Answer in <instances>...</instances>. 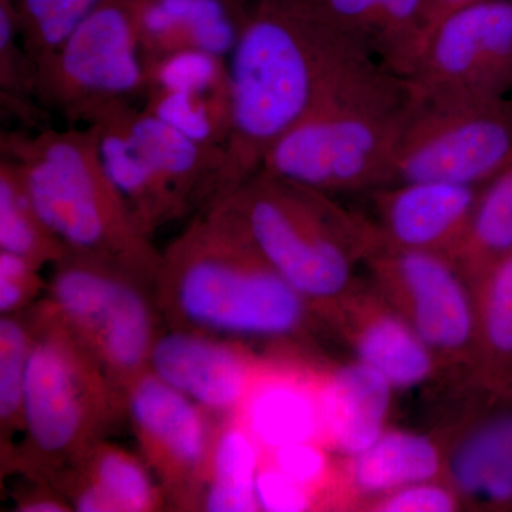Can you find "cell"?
<instances>
[{
    "label": "cell",
    "mask_w": 512,
    "mask_h": 512,
    "mask_svg": "<svg viewBox=\"0 0 512 512\" xmlns=\"http://www.w3.org/2000/svg\"><path fill=\"white\" fill-rule=\"evenodd\" d=\"M366 53L365 40L316 0H255L245 9L228 62L231 130L208 208L254 177L272 147Z\"/></svg>",
    "instance_id": "1"
},
{
    "label": "cell",
    "mask_w": 512,
    "mask_h": 512,
    "mask_svg": "<svg viewBox=\"0 0 512 512\" xmlns=\"http://www.w3.org/2000/svg\"><path fill=\"white\" fill-rule=\"evenodd\" d=\"M153 298L168 328L234 340H291L316 316L222 205L161 252Z\"/></svg>",
    "instance_id": "2"
},
{
    "label": "cell",
    "mask_w": 512,
    "mask_h": 512,
    "mask_svg": "<svg viewBox=\"0 0 512 512\" xmlns=\"http://www.w3.org/2000/svg\"><path fill=\"white\" fill-rule=\"evenodd\" d=\"M412 106L406 80L367 53L272 147L261 170L328 194L393 185Z\"/></svg>",
    "instance_id": "3"
},
{
    "label": "cell",
    "mask_w": 512,
    "mask_h": 512,
    "mask_svg": "<svg viewBox=\"0 0 512 512\" xmlns=\"http://www.w3.org/2000/svg\"><path fill=\"white\" fill-rule=\"evenodd\" d=\"M0 146L2 156L18 163L36 210L67 256L117 269L153 291L161 252L107 173L92 126L3 133Z\"/></svg>",
    "instance_id": "4"
},
{
    "label": "cell",
    "mask_w": 512,
    "mask_h": 512,
    "mask_svg": "<svg viewBox=\"0 0 512 512\" xmlns=\"http://www.w3.org/2000/svg\"><path fill=\"white\" fill-rule=\"evenodd\" d=\"M215 205L234 215L322 318L355 286V265L376 242L373 221L339 207L328 192L262 170Z\"/></svg>",
    "instance_id": "5"
},
{
    "label": "cell",
    "mask_w": 512,
    "mask_h": 512,
    "mask_svg": "<svg viewBox=\"0 0 512 512\" xmlns=\"http://www.w3.org/2000/svg\"><path fill=\"white\" fill-rule=\"evenodd\" d=\"M33 348L26 377L22 439L12 473L53 485L127 416L109 380L89 353L42 302L26 312Z\"/></svg>",
    "instance_id": "6"
},
{
    "label": "cell",
    "mask_w": 512,
    "mask_h": 512,
    "mask_svg": "<svg viewBox=\"0 0 512 512\" xmlns=\"http://www.w3.org/2000/svg\"><path fill=\"white\" fill-rule=\"evenodd\" d=\"M40 302L97 363L127 412L128 390L150 370L158 336L153 291L117 269L67 256L53 266Z\"/></svg>",
    "instance_id": "7"
},
{
    "label": "cell",
    "mask_w": 512,
    "mask_h": 512,
    "mask_svg": "<svg viewBox=\"0 0 512 512\" xmlns=\"http://www.w3.org/2000/svg\"><path fill=\"white\" fill-rule=\"evenodd\" d=\"M147 89L134 0H100L72 35L37 64L40 106L73 124L90 126Z\"/></svg>",
    "instance_id": "8"
},
{
    "label": "cell",
    "mask_w": 512,
    "mask_h": 512,
    "mask_svg": "<svg viewBox=\"0 0 512 512\" xmlns=\"http://www.w3.org/2000/svg\"><path fill=\"white\" fill-rule=\"evenodd\" d=\"M511 154L512 97L413 96L394 163L393 184L441 181L480 187Z\"/></svg>",
    "instance_id": "9"
},
{
    "label": "cell",
    "mask_w": 512,
    "mask_h": 512,
    "mask_svg": "<svg viewBox=\"0 0 512 512\" xmlns=\"http://www.w3.org/2000/svg\"><path fill=\"white\" fill-rule=\"evenodd\" d=\"M363 262L373 286L429 346L441 367L473 376L476 301L470 282L447 256L376 242Z\"/></svg>",
    "instance_id": "10"
},
{
    "label": "cell",
    "mask_w": 512,
    "mask_h": 512,
    "mask_svg": "<svg viewBox=\"0 0 512 512\" xmlns=\"http://www.w3.org/2000/svg\"><path fill=\"white\" fill-rule=\"evenodd\" d=\"M404 80L416 97H512V0H487L448 16Z\"/></svg>",
    "instance_id": "11"
},
{
    "label": "cell",
    "mask_w": 512,
    "mask_h": 512,
    "mask_svg": "<svg viewBox=\"0 0 512 512\" xmlns=\"http://www.w3.org/2000/svg\"><path fill=\"white\" fill-rule=\"evenodd\" d=\"M127 416L168 507L201 510L217 431L211 414L147 370L128 390Z\"/></svg>",
    "instance_id": "12"
},
{
    "label": "cell",
    "mask_w": 512,
    "mask_h": 512,
    "mask_svg": "<svg viewBox=\"0 0 512 512\" xmlns=\"http://www.w3.org/2000/svg\"><path fill=\"white\" fill-rule=\"evenodd\" d=\"M262 363L244 343L171 329L154 342L150 372L210 414H237Z\"/></svg>",
    "instance_id": "13"
},
{
    "label": "cell",
    "mask_w": 512,
    "mask_h": 512,
    "mask_svg": "<svg viewBox=\"0 0 512 512\" xmlns=\"http://www.w3.org/2000/svg\"><path fill=\"white\" fill-rule=\"evenodd\" d=\"M480 187L441 181L387 185L372 191L377 242L450 258L466 234Z\"/></svg>",
    "instance_id": "14"
},
{
    "label": "cell",
    "mask_w": 512,
    "mask_h": 512,
    "mask_svg": "<svg viewBox=\"0 0 512 512\" xmlns=\"http://www.w3.org/2000/svg\"><path fill=\"white\" fill-rule=\"evenodd\" d=\"M355 284L325 318L338 326L355 350L356 360L386 377L396 390L430 382L441 367L429 346L380 292Z\"/></svg>",
    "instance_id": "15"
},
{
    "label": "cell",
    "mask_w": 512,
    "mask_h": 512,
    "mask_svg": "<svg viewBox=\"0 0 512 512\" xmlns=\"http://www.w3.org/2000/svg\"><path fill=\"white\" fill-rule=\"evenodd\" d=\"M73 511L150 512L167 507L143 458L101 440L53 484Z\"/></svg>",
    "instance_id": "16"
},
{
    "label": "cell",
    "mask_w": 512,
    "mask_h": 512,
    "mask_svg": "<svg viewBox=\"0 0 512 512\" xmlns=\"http://www.w3.org/2000/svg\"><path fill=\"white\" fill-rule=\"evenodd\" d=\"M394 390L386 377L359 360L320 377V443L349 458L363 453L386 431Z\"/></svg>",
    "instance_id": "17"
},
{
    "label": "cell",
    "mask_w": 512,
    "mask_h": 512,
    "mask_svg": "<svg viewBox=\"0 0 512 512\" xmlns=\"http://www.w3.org/2000/svg\"><path fill=\"white\" fill-rule=\"evenodd\" d=\"M237 414L265 451L322 439L320 377L262 366Z\"/></svg>",
    "instance_id": "18"
},
{
    "label": "cell",
    "mask_w": 512,
    "mask_h": 512,
    "mask_svg": "<svg viewBox=\"0 0 512 512\" xmlns=\"http://www.w3.org/2000/svg\"><path fill=\"white\" fill-rule=\"evenodd\" d=\"M127 106L107 111L90 126L96 133L107 173L127 201L138 227L148 237H153L158 228L184 217L191 210L165 183L128 134L123 117Z\"/></svg>",
    "instance_id": "19"
},
{
    "label": "cell",
    "mask_w": 512,
    "mask_h": 512,
    "mask_svg": "<svg viewBox=\"0 0 512 512\" xmlns=\"http://www.w3.org/2000/svg\"><path fill=\"white\" fill-rule=\"evenodd\" d=\"M123 117L128 134L165 183L190 210H207L224 161V148L202 146L131 104L124 109Z\"/></svg>",
    "instance_id": "20"
},
{
    "label": "cell",
    "mask_w": 512,
    "mask_h": 512,
    "mask_svg": "<svg viewBox=\"0 0 512 512\" xmlns=\"http://www.w3.org/2000/svg\"><path fill=\"white\" fill-rule=\"evenodd\" d=\"M458 494L495 510H512V406L491 404L447 457Z\"/></svg>",
    "instance_id": "21"
},
{
    "label": "cell",
    "mask_w": 512,
    "mask_h": 512,
    "mask_svg": "<svg viewBox=\"0 0 512 512\" xmlns=\"http://www.w3.org/2000/svg\"><path fill=\"white\" fill-rule=\"evenodd\" d=\"M477 338L471 382L485 403L512 406V254L471 284Z\"/></svg>",
    "instance_id": "22"
},
{
    "label": "cell",
    "mask_w": 512,
    "mask_h": 512,
    "mask_svg": "<svg viewBox=\"0 0 512 512\" xmlns=\"http://www.w3.org/2000/svg\"><path fill=\"white\" fill-rule=\"evenodd\" d=\"M447 457L433 439L409 431H384L363 453L352 457L350 485L366 497H383L407 485L439 480Z\"/></svg>",
    "instance_id": "23"
},
{
    "label": "cell",
    "mask_w": 512,
    "mask_h": 512,
    "mask_svg": "<svg viewBox=\"0 0 512 512\" xmlns=\"http://www.w3.org/2000/svg\"><path fill=\"white\" fill-rule=\"evenodd\" d=\"M512 254V154L480 185L470 224L450 261L470 285L495 262Z\"/></svg>",
    "instance_id": "24"
},
{
    "label": "cell",
    "mask_w": 512,
    "mask_h": 512,
    "mask_svg": "<svg viewBox=\"0 0 512 512\" xmlns=\"http://www.w3.org/2000/svg\"><path fill=\"white\" fill-rule=\"evenodd\" d=\"M261 466V447L249 431L235 420L221 424L212 443L201 510L259 511L255 483Z\"/></svg>",
    "instance_id": "25"
},
{
    "label": "cell",
    "mask_w": 512,
    "mask_h": 512,
    "mask_svg": "<svg viewBox=\"0 0 512 512\" xmlns=\"http://www.w3.org/2000/svg\"><path fill=\"white\" fill-rule=\"evenodd\" d=\"M0 251L43 269L66 258L62 242L40 217L16 161L0 158Z\"/></svg>",
    "instance_id": "26"
},
{
    "label": "cell",
    "mask_w": 512,
    "mask_h": 512,
    "mask_svg": "<svg viewBox=\"0 0 512 512\" xmlns=\"http://www.w3.org/2000/svg\"><path fill=\"white\" fill-rule=\"evenodd\" d=\"M28 315L0 318V461L2 476L12 473L16 447L23 431L26 377L33 348Z\"/></svg>",
    "instance_id": "27"
},
{
    "label": "cell",
    "mask_w": 512,
    "mask_h": 512,
    "mask_svg": "<svg viewBox=\"0 0 512 512\" xmlns=\"http://www.w3.org/2000/svg\"><path fill=\"white\" fill-rule=\"evenodd\" d=\"M148 113L202 146L224 148L231 130V97L202 96L171 90L146 94Z\"/></svg>",
    "instance_id": "28"
},
{
    "label": "cell",
    "mask_w": 512,
    "mask_h": 512,
    "mask_svg": "<svg viewBox=\"0 0 512 512\" xmlns=\"http://www.w3.org/2000/svg\"><path fill=\"white\" fill-rule=\"evenodd\" d=\"M0 101L28 124L42 120L37 99V66L23 45L19 19L10 0H0Z\"/></svg>",
    "instance_id": "29"
},
{
    "label": "cell",
    "mask_w": 512,
    "mask_h": 512,
    "mask_svg": "<svg viewBox=\"0 0 512 512\" xmlns=\"http://www.w3.org/2000/svg\"><path fill=\"white\" fill-rule=\"evenodd\" d=\"M18 15L23 45L39 64L62 45L100 0H10Z\"/></svg>",
    "instance_id": "30"
},
{
    "label": "cell",
    "mask_w": 512,
    "mask_h": 512,
    "mask_svg": "<svg viewBox=\"0 0 512 512\" xmlns=\"http://www.w3.org/2000/svg\"><path fill=\"white\" fill-rule=\"evenodd\" d=\"M222 59L200 49H181L146 63L150 90H171L231 97L229 67Z\"/></svg>",
    "instance_id": "31"
},
{
    "label": "cell",
    "mask_w": 512,
    "mask_h": 512,
    "mask_svg": "<svg viewBox=\"0 0 512 512\" xmlns=\"http://www.w3.org/2000/svg\"><path fill=\"white\" fill-rule=\"evenodd\" d=\"M42 269L20 256L0 251V316L22 315L45 296Z\"/></svg>",
    "instance_id": "32"
},
{
    "label": "cell",
    "mask_w": 512,
    "mask_h": 512,
    "mask_svg": "<svg viewBox=\"0 0 512 512\" xmlns=\"http://www.w3.org/2000/svg\"><path fill=\"white\" fill-rule=\"evenodd\" d=\"M370 510L380 512H451L458 507V493L439 480L407 485L377 498Z\"/></svg>",
    "instance_id": "33"
},
{
    "label": "cell",
    "mask_w": 512,
    "mask_h": 512,
    "mask_svg": "<svg viewBox=\"0 0 512 512\" xmlns=\"http://www.w3.org/2000/svg\"><path fill=\"white\" fill-rule=\"evenodd\" d=\"M276 468L315 494L330 473L328 448L319 441H303L272 451Z\"/></svg>",
    "instance_id": "34"
},
{
    "label": "cell",
    "mask_w": 512,
    "mask_h": 512,
    "mask_svg": "<svg viewBox=\"0 0 512 512\" xmlns=\"http://www.w3.org/2000/svg\"><path fill=\"white\" fill-rule=\"evenodd\" d=\"M255 493L259 511L302 512L312 510L315 505V494L274 464L259 468Z\"/></svg>",
    "instance_id": "35"
},
{
    "label": "cell",
    "mask_w": 512,
    "mask_h": 512,
    "mask_svg": "<svg viewBox=\"0 0 512 512\" xmlns=\"http://www.w3.org/2000/svg\"><path fill=\"white\" fill-rule=\"evenodd\" d=\"M326 13L367 43L380 16L392 0H316ZM369 45V43H367Z\"/></svg>",
    "instance_id": "36"
},
{
    "label": "cell",
    "mask_w": 512,
    "mask_h": 512,
    "mask_svg": "<svg viewBox=\"0 0 512 512\" xmlns=\"http://www.w3.org/2000/svg\"><path fill=\"white\" fill-rule=\"evenodd\" d=\"M487 0H423L419 22H417L416 45H414V66L416 69L421 55L429 45L431 36L436 32L443 20L458 12V10L477 5ZM412 70V73H413ZM410 73V74H412Z\"/></svg>",
    "instance_id": "37"
},
{
    "label": "cell",
    "mask_w": 512,
    "mask_h": 512,
    "mask_svg": "<svg viewBox=\"0 0 512 512\" xmlns=\"http://www.w3.org/2000/svg\"><path fill=\"white\" fill-rule=\"evenodd\" d=\"M19 495H16L15 510L20 512H69L72 505L53 485L29 481Z\"/></svg>",
    "instance_id": "38"
}]
</instances>
